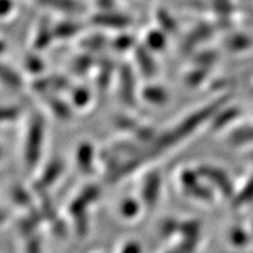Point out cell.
<instances>
[{"label":"cell","mask_w":253,"mask_h":253,"mask_svg":"<svg viewBox=\"0 0 253 253\" xmlns=\"http://www.w3.org/2000/svg\"><path fill=\"white\" fill-rule=\"evenodd\" d=\"M198 172L203 177H207L205 179H209V181L213 183V184H217L218 189H219L224 195L229 196V197L233 195V188L232 184H231V181L226 173L221 171L220 169L210 166H203L199 168Z\"/></svg>","instance_id":"6da1fadb"},{"label":"cell","mask_w":253,"mask_h":253,"mask_svg":"<svg viewBox=\"0 0 253 253\" xmlns=\"http://www.w3.org/2000/svg\"><path fill=\"white\" fill-rule=\"evenodd\" d=\"M231 140L233 143L244 144V143H253V126H245L242 128L237 129L236 131L231 135Z\"/></svg>","instance_id":"ba28073f"},{"label":"cell","mask_w":253,"mask_h":253,"mask_svg":"<svg viewBox=\"0 0 253 253\" xmlns=\"http://www.w3.org/2000/svg\"><path fill=\"white\" fill-rule=\"evenodd\" d=\"M168 39L161 30H150L145 34L144 45L150 52H163L167 48Z\"/></svg>","instance_id":"5b68a950"},{"label":"cell","mask_w":253,"mask_h":253,"mask_svg":"<svg viewBox=\"0 0 253 253\" xmlns=\"http://www.w3.org/2000/svg\"><path fill=\"white\" fill-rule=\"evenodd\" d=\"M42 123L41 121H34L31 126V135L27 138L26 144V158L32 164L36 163L37 156L39 157L41 151V144H42Z\"/></svg>","instance_id":"7a4b0ae2"},{"label":"cell","mask_w":253,"mask_h":253,"mask_svg":"<svg viewBox=\"0 0 253 253\" xmlns=\"http://www.w3.org/2000/svg\"><path fill=\"white\" fill-rule=\"evenodd\" d=\"M121 38L122 37H120V38H118V39H115V41H114V47H115L116 49L123 50L132 45L130 37L123 36V39H121Z\"/></svg>","instance_id":"4fadbf2b"},{"label":"cell","mask_w":253,"mask_h":253,"mask_svg":"<svg viewBox=\"0 0 253 253\" xmlns=\"http://www.w3.org/2000/svg\"><path fill=\"white\" fill-rule=\"evenodd\" d=\"M158 186H160V178H158V176L154 175L148 177L143 188L144 201L147 202L148 204L156 203L158 191H160V188H158Z\"/></svg>","instance_id":"52a82bcc"},{"label":"cell","mask_w":253,"mask_h":253,"mask_svg":"<svg viewBox=\"0 0 253 253\" xmlns=\"http://www.w3.org/2000/svg\"><path fill=\"white\" fill-rule=\"evenodd\" d=\"M252 198H253V177H252L251 181L246 184V189H244L242 192H240V194L238 195V197H236V199H237L236 205H240V204L245 203V202L251 201Z\"/></svg>","instance_id":"7c38bea8"},{"label":"cell","mask_w":253,"mask_h":253,"mask_svg":"<svg viewBox=\"0 0 253 253\" xmlns=\"http://www.w3.org/2000/svg\"><path fill=\"white\" fill-rule=\"evenodd\" d=\"M93 24L97 26L102 27H110L115 28V30H123L125 27H128L130 24L129 18L125 15L115 13V12H101L93 15Z\"/></svg>","instance_id":"3957f363"},{"label":"cell","mask_w":253,"mask_h":253,"mask_svg":"<svg viewBox=\"0 0 253 253\" xmlns=\"http://www.w3.org/2000/svg\"><path fill=\"white\" fill-rule=\"evenodd\" d=\"M90 95L89 91H88L86 88H77L74 90V94H73V101H74V104L77 106H86L88 103V100H89Z\"/></svg>","instance_id":"8fae6325"},{"label":"cell","mask_w":253,"mask_h":253,"mask_svg":"<svg viewBox=\"0 0 253 253\" xmlns=\"http://www.w3.org/2000/svg\"><path fill=\"white\" fill-rule=\"evenodd\" d=\"M150 50L147 47H143L141 50L136 53V62H137L138 67L141 68V72L145 74V77H151L157 71L156 62L153 58V55H149Z\"/></svg>","instance_id":"8992f818"},{"label":"cell","mask_w":253,"mask_h":253,"mask_svg":"<svg viewBox=\"0 0 253 253\" xmlns=\"http://www.w3.org/2000/svg\"><path fill=\"white\" fill-rule=\"evenodd\" d=\"M141 95L145 101H148L150 104H155V106L166 104L168 102V99H169L167 90L162 86H155V84L144 87L142 89Z\"/></svg>","instance_id":"277c9868"},{"label":"cell","mask_w":253,"mask_h":253,"mask_svg":"<svg viewBox=\"0 0 253 253\" xmlns=\"http://www.w3.org/2000/svg\"><path fill=\"white\" fill-rule=\"evenodd\" d=\"M248 156H249V158H250V160H251V161H252V162H253V150H251V151H250V153H249V155H248Z\"/></svg>","instance_id":"2e32d148"},{"label":"cell","mask_w":253,"mask_h":253,"mask_svg":"<svg viewBox=\"0 0 253 253\" xmlns=\"http://www.w3.org/2000/svg\"><path fill=\"white\" fill-rule=\"evenodd\" d=\"M120 210H121V214L123 217L128 218V219H132V218L136 217V214L138 213L140 207H138L137 203H136L135 199L128 198L122 202Z\"/></svg>","instance_id":"9c48e42d"},{"label":"cell","mask_w":253,"mask_h":253,"mask_svg":"<svg viewBox=\"0 0 253 253\" xmlns=\"http://www.w3.org/2000/svg\"><path fill=\"white\" fill-rule=\"evenodd\" d=\"M231 239H232V243H235L237 245H245L243 243H245V233L243 231L235 229L231 232Z\"/></svg>","instance_id":"9a60e30c"},{"label":"cell","mask_w":253,"mask_h":253,"mask_svg":"<svg viewBox=\"0 0 253 253\" xmlns=\"http://www.w3.org/2000/svg\"><path fill=\"white\" fill-rule=\"evenodd\" d=\"M120 253H142V250L138 243L128 242L122 246Z\"/></svg>","instance_id":"5bb4252c"},{"label":"cell","mask_w":253,"mask_h":253,"mask_svg":"<svg viewBox=\"0 0 253 253\" xmlns=\"http://www.w3.org/2000/svg\"><path fill=\"white\" fill-rule=\"evenodd\" d=\"M91 148L88 144H84L79 149V167L81 168L84 171H89L91 166Z\"/></svg>","instance_id":"30bf717a"}]
</instances>
